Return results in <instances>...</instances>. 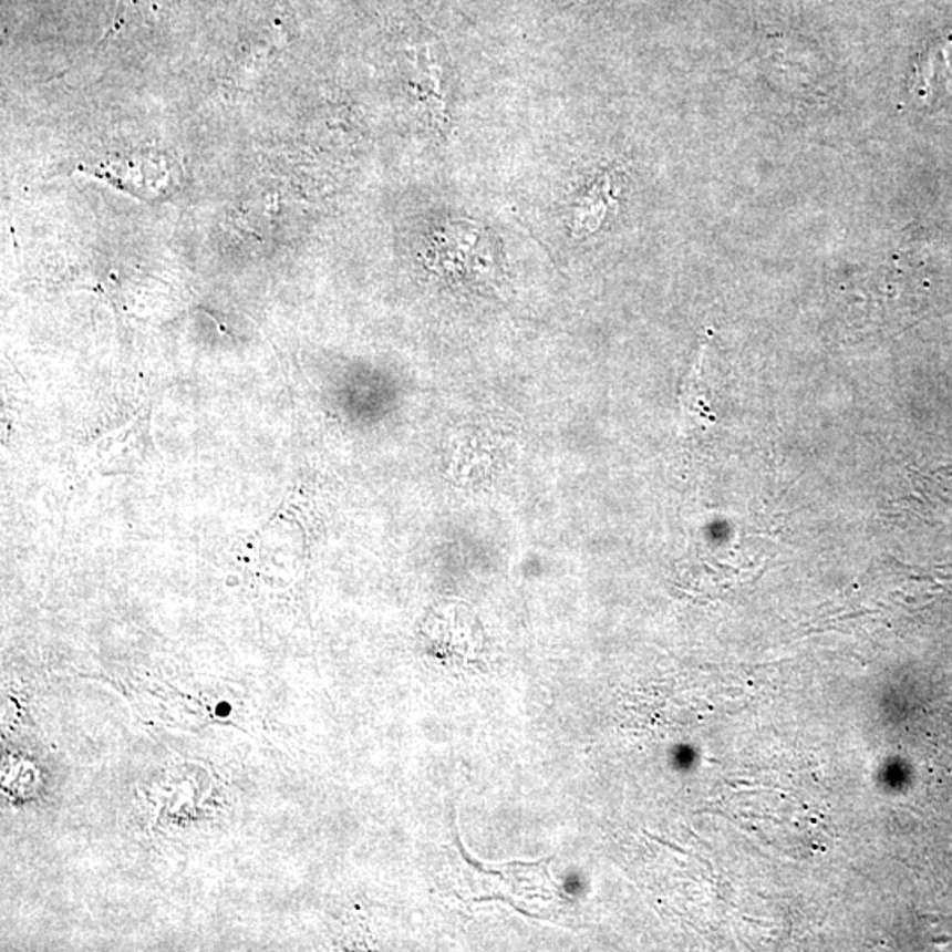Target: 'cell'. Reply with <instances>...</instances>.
Listing matches in <instances>:
<instances>
[{
    "instance_id": "cell-1",
    "label": "cell",
    "mask_w": 952,
    "mask_h": 952,
    "mask_svg": "<svg viewBox=\"0 0 952 952\" xmlns=\"http://www.w3.org/2000/svg\"><path fill=\"white\" fill-rule=\"evenodd\" d=\"M612 198L611 178L603 177L577 201L573 208V225L571 230L576 237L591 235L602 226Z\"/></svg>"
}]
</instances>
